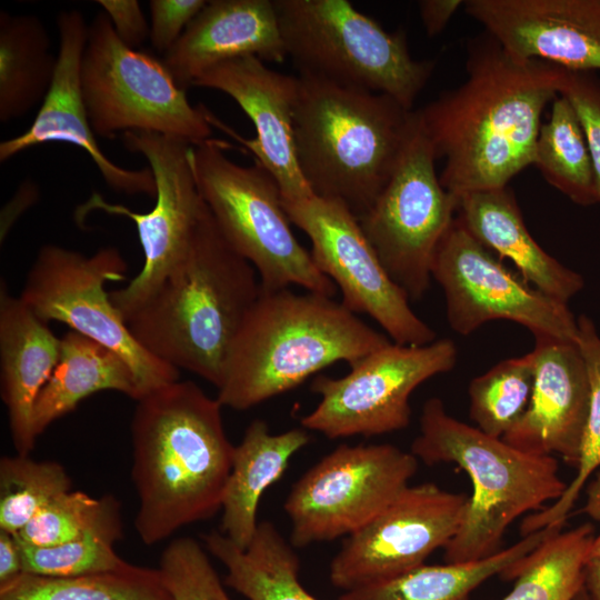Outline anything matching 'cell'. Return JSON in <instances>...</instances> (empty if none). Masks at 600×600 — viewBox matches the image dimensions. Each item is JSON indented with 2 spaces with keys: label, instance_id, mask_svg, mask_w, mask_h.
<instances>
[{
  "label": "cell",
  "instance_id": "6da1fadb",
  "mask_svg": "<svg viewBox=\"0 0 600 600\" xmlns=\"http://www.w3.org/2000/svg\"><path fill=\"white\" fill-rule=\"evenodd\" d=\"M467 79L417 110L439 176L456 200L503 188L533 164L541 114L559 94L566 69L542 60H520L487 31L467 44Z\"/></svg>",
  "mask_w": 600,
  "mask_h": 600
},
{
  "label": "cell",
  "instance_id": "7a4b0ae2",
  "mask_svg": "<svg viewBox=\"0 0 600 600\" xmlns=\"http://www.w3.org/2000/svg\"><path fill=\"white\" fill-rule=\"evenodd\" d=\"M222 406L192 381H174L137 401L131 421L134 529L153 546L221 510L234 446Z\"/></svg>",
  "mask_w": 600,
  "mask_h": 600
},
{
  "label": "cell",
  "instance_id": "3957f363",
  "mask_svg": "<svg viewBox=\"0 0 600 600\" xmlns=\"http://www.w3.org/2000/svg\"><path fill=\"white\" fill-rule=\"evenodd\" d=\"M260 291L256 269L227 242L204 203L186 257L126 322L151 354L218 389Z\"/></svg>",
  "mask_w": 600,
  "mask_h": 600
},
{
  "label": "cell",
  "instance_id": "277c9868",
  "mask_svg": "<svg viewBox=\"0 0 600 600\" xmlns=\"http://www.w3.org/2000/svg\"><path fill=\"white\" fill-rule=\"evenodd\" d=\"M390 342L332 297L261 290L230 349L217 399L248 410Z\"/></svg>",
  "mask_w": 600,
  "mask_h": 600
},
{
  "label": "cell",
  "instance_id": "5b68a950",
  "mask_svg": "<svg viewBox=\"0 0 600 600\" xmlns=\"http://www.w3.org/2000/svg\"><path fill=\"white\" fill-rule=\"evenodd\" d=\"M416 120L417 110L387 94L299 73L296 154L312 193L359 219L391 177Z\"/></svg>",
  "mask_w": 600,
  "mask_h": 600
},
{
  "label": "cell",
  "instance_id": "8992f818",
  "mask_svg": "<svg viewBox=\"0 0 600 600\" xmlns=\"http://www.w3.org/2000/svg\"><path fill=\"white\" fill-rule=\"evenodd\" d=\"M410 451L429 466L456 463L472 482L464 519L444 547L446 563L481 560L498 552L517 518L543 509L567 487L553 456L527 453L490 437L451 417L436 397L422 407L420 432Z\"/></svg>",
  "mask_w": 600,
  "mask_h": 600
},
{
  "label": "cell",
  "instance_id": "52a82bcc",
  "mask_svg": "<svg viewBox=\"0 0 600 600\" xmlns=\"http://www.w3.org/2000/svg\"><path fill=\"white\" fill-rule=\"evenodd\" d=\"M273 2L299 73L383 93L412 110L436 63L416 60L402 30L387 31L347 0Z\"/></svg>",
  "mask_w": 600,
  "mask_h": 600
},
{
  "label": "cell",
  "instance_id": "ba28073f",
  "mask_svg": "<svg viewBox=\"0 0 600 600\" xmlns=\"http://www.w3.org/2000/svg\"><path fill=\"white\" fill-rule=\"evenodd\" d=\"M228 143L209 138L190 149L198 190L227 242L256 269L260 288L299 286L334 297L336 284L296 239L280 188L258 162L241 166L227 154Z\"/></svg>",
  "mask_w": 600,
  "mask_h": 600
},
{
  "label": "cell",
  "instance_id": "9c48e42d",
  "mask_svg": "<svg viewBox=\"0 0 600 600\" xmlns=\"http://www.w3.org/2000/svg\"><path fill=\"white\" fill-rule=\"evenodd\" d=\"M81 90L90 126L103 139L142 131L196 146L211 138L208 109L191 106L163 61L126 46L103 11L89 24Z\"/></svg>",
  "mask_w": 600,
  "mask_h": 600
},
{
  "label": "cell",
  "instance_id": "30bf717a",
  "mask_svg": "<svg viewBox=\"0 0 600 600\" xmlns=\"http://www.w3.org/2000/svg\"><path fill=\"white\" fill-rule=\"evenodd\" d=\"M128 264L113 247L93 254L57 244L40 248L20 298L43 321H59L116 351L131 368L140 399L178 381L179 370L146 350L113 306L106 284L126 279Z\"/></svg>",
  "mask_w": 600,
  "mask_h": 600
},
{
  "label": "cell",
  "instance_id": "8fae6325",
  "mask_svg": "<svg viewBox=\"0 0 600 600\" xmlns=\"http://www.w3.org/2000/svg\"><path fill=\"white\" fill-rule=\"evenodd\" d=\"M436 160L417 111L396 169L358 219L386 272L409 301L429 290L437 249L457 212V200L442 187Z\"/></svg>",
  "mask_w": 600,
  "mask_h": 600
},
{
  "label": "cell",
  "instance_id": "7c38bea8",
  "mask_svg": "<svg viewBox=\"0 0 600 600\" xmlns=\"http://www.w3.org/2000/svg\"><path fill=\"white\" fill-rule=\"evenodd\" d=\"M419 460L390 443L340 444L292 486L283 509L294 548L348 537L409 484Z\"/></svg>",
  "mask_w": 600,
  "mask_h": 600
},
{
  "label": "cell",
  "instance_id": "4fadbf2b",
  "mask_svg": "<svg viewBox=\"0 0 600 600\" xmlns=\"http://www.w3.org/2000/svg\"><path fill=\"white\" fill-rule=\"evenodd\" d=\"M457 362L450 339L422 346L390 342L351 362L339 378L319 374L311 391L320 397L301 426L329 439L380 436L410 424V396L430 378L449 372Z\"/></svg>",
  "mask_w": 600,
  "mask_h": 600
},
{
  "label": "cell",
  "instance_id": "5bb4252c",
  "mask_svg": "<svg viewBox=\"0 0 600 600\" xmlns=\"http://www.w3.org/2000/svg\"><path fill=\"white\" fill-rule=\"evenodd\" d=\"M124 147L148 161L156 182V203L144 213L109 203L99 193L79 208L124 216L137 227L143 250V266L129 283L110 292L113 306L127 318L156 290L186 257L204 208L190 163L192 144L172 137L128 131Z\"/></svg>",
  "mask_w": 600,
  "mask_h": 600
},
{
  "label": "cell",
  "instance_id": "9a60e30c",
  "mask_svg": "<svg viewBox=\"0 0 600 600\" xmlns=\"http://www.w3.org/2000/svg\"><path fill=\"white\" fill-rule=\"evenodd\" d=\"M282 203L290 222L310 239L314 264L340 290L348 310L371 317L394 343L422 346L437 340L436 331L413 312L357 217L343 203L314 194Z\"/></svg>",
  "mask_w": 600,
  "mask_h": 600
},
{
  "label": "cell",
  "instance_id": "2e32d148",
  "mask_svg": "<svg viewBox=\"0 0 600 600\" xmlns=\"http://www.w3.org/2000/svg\"><path fill=\"white\" fill-rule=\"evenodd\" d=\"M431 276L443 290L449 326L459 334L502 319L528 328L533 336L576 342L577 317L568 303L513 273L457 217L437 249Z\"/></svg>",
  "mask_w": 600,
  "mask_h": 600
},
{
  "label": "cell",
  "instance_id": "e0dca14e",
  "mask_svg": "<svg viewBox=\"0 0 600 600\" xmlns=\"http://www.w3.org/2000/svg\"><path fill=\"white\" fill-rule=\"evenodd\" d=\"M469 497L436 483L408 486L369 523L346 537L330 563V581L351 591L424 564L457 534Z\"/></svg>",
  "mask_w": 600,
  "mask_h": 600
},
{
  "label": "cell",
  "instance_id": "ac0fdd59",
  "mask_svg": "<svg viewBox=\"0 0 600 600\" xmlns=\"http://www.w3.org/2000/svg\"><path fill=\"white\" fill-rule=\"evenodd\" d=\"M192 87L221 91L231 97L253 123L256 136L244 139L208 111V120L237 139L277 181L282 200L313 196L296 154L294 109L298 76L268 68L256 57L219 63L200 74Z\"/></svg>",
  "mask_w": 600,
  "mask_h": 600
},
{
  "label": "cell",
  "instance_id": "d6986e66",
  "mask_svg": "<svg viewBox=\"0 0 600 600\" xmlns=\"http://www.w3.org/2000/svg\"><path fill=\"white\" fill-rule=\"evenodd\" d=\"M59 49L51 87L31 126L21 134L0 143V161L47 142H67L81 148L96 164L109 188L124 194L156 197L150 168H123L101 150L90 126L81 90V61L88 39L83 14L79 10L57 16Z\"/></svg>",
  "mask_w": 600,
  "mask_h": 600
},
{
  "label": "cell",
  "instance_id": "ffe728a7",
  "mask_svg": "<svg viewBox=\"0 0 600 600\" xmlns=\"http://www.w3.org/2000/svg\"><path fill=\"white\" fill-rule=\"evenodd\" d=\"M463 6L514 58L600 70V0H468Z\"/></svg>",
  "mask_w": 600,
  "mask_h": 600
},
{
  "label": "cell",
  "instance_id": "44dd1931",
  "mask_svg": "<svg viewBox=\"0 0 600 600\" xmlns=\"http://www.w3.org/2000/svg\"><path fill=\"white\" fill-rule=\"evenodd\" d=\"M530 403L503 441L531 454H559L577 467L587 424L590 386L574 341L534 336Z\"/></svg>",
  "mask_w": 600,
  "mask_h": 600
},
{
  "label": "cell",
  "instance_id": "7402d4cb",
  "mask_svg": "<svg viewBox=\"0 0 600 600\" xmlns=\"http://www.w3.org/2000/svg\"><path fill=\"white\" fill-rule=\"evenodd\" d=\"M242 57L276 63L288 57L273 0L208 1L162 61L187 90L204 71Z\"/></svg>",
  "mask_w": 600,
  "mask_h": 600
},
{
  "label": "cell",
  "instance_id": "603a6c76",
  "mask_svg": "<svg viewBox=\"0 0 600 600\" xmlns=\"http://www.w3.org/2000/svg\"><path fill=\"white\" fill-rule=\"evenodd\" d=\"M59 357L60 338L1 280L0 392L18 454L30 456L34 448L33 408Z\"/></svg>",
  "mask_w": 600,
  "mask_h": 600
},
{
  "label": "cell",
  "instance_id": "cb8c5ba5",
  "mask_svg": "<svg viewBox=\"0 0 600 600\" xmlns=\"http://www.w3.org/2000/svg\"><path fill=\"white\" fill-rule=\"evenodd\" d=\"M456 217L499 259H509L523 280L540 292L568 303L582 290V276L546 252L530 234L508 186L459 197Z\"/></svg>",
  "mask_w": 600,
  "mask_h": 600
},
{
  "label": "cell",
  "instance_id": "d4e9b609",
  "mask_svg": "<svg viewBox=\"0 0 600 600\" xmlns=\"http://www.w3.org/2000/svg\"><path fill=\"white\" fill-rule=\"evenodd\" d=\"M304 428L271 433L264 420L247 427L234 447L231 471L221 503V532L236 546L247 549L257 528L259 502L266 490L278 481L292 457L310 442Z\"/></svg>",
  "mask_w": 600,
  "mask_h": 600
},
{
  "label": "cell",
  "instance_id": "484cf974",
  "mask_svg": "<svg viewBox=\"0 0 600 600\" xmlns=\"http://www.w3.org/2000/svg\"><path fill=\"white\" fill-rule=\"evenodd\" d=\"M103 390L140 399L134 374L120 354L80 332L67 331L60 338L59 361L33 408L34 436L73 411L83 399Z\"/></svg>",
  "mask_w": 600,
  "mask_h": 600
},
{
  "label": "cell",
  "instance_id": "4316f807",
  "mask_svg": "<svg viewBox=\"0 0 600 600\" xmlns=\"http://www.w3.org/2000/svg\"><path fill=\"white\" fill-rule=\"evenodd\" d=\"M206 550L226 568L224 584L248 600H318L300 582V559L270 521H261L247 549L221 531L203 536Z\"/></svg>",
  "mask_w": 600,
  "mask_h": 600
},
{
  "label": "cell",
  "instance_id": "83f0119b",
  "mask_svg": "<svg viewBox=\"0 0 600 600\" xmlns=\"http://www.w3.org/2000/svg\"><path fill=\"white\" fill-rule=\"evenodd\" d=\"M562 527H546L481 560L442 566L424 563L392 579L344 591L338 600H468L482 582L501 574Z\"/></svg>",
  "mask_w": 600,
  "mask_h": 600
},
{
  "label": "cell",
  "instance_id": "f1b7e54d",
  "mask_svg": "<svg viewBox=\"0 0 600 600\" xmlns=\"http://www.w3.org/2000/svg\"><path fill=\"white\" fill-rule=\"evenodd\" d=\"M57 57L42 21L34 14L0 12V121L26 116L44 100Z\"/></svg>",
  "mask_w": 600,
  "mask_h": 600
},
{
  "label": "cell",
  "instance_id": "f546056e",
  "mask_svg": "<svg viewBox=\"0 0 600 600\" xmlns=\"http://www.w3.org/2000/svg\"><path fill=\"white\" fill-rule=\"evenodd\" d=\"M594 538L589 523L547 538L500 574L516 580L502 600H573L584 586Z\"/></svg>",
  "mask_w": 600,
  "mask_h": 600
},
{
  "label": "cell",
  "instance_id": "4dcf8cb0",
  "mask_svg": "<svg viewBox=\"0 0 600 600\" xmlns=\"http://www.w3.org/2000/svg\"><path fill=\"white\" fill-rule=\"evenodd\" d=\"M0 600H173L159 569L126 568L82 576L21 573L0 586Z\"/></svg>",
  "mask_w": 600,
  "mask_h": 600
},
{
  "label": "cell",
  "instance_id": "1f68e13d",
  "mask_svg": "<svg viewBox=\"0 0 600 600\" xmlns=\"http://www.w3.org/2000/svg\"><path fill=\"white\" fill-rule=\"evenodd\" d=\"M533 164L556 189L580 206L599 203L592 160L586 136L571 103L559 94L542 123Z\"/></svg>",
  "mask_w": 600,
  "mask_h": 600
},
{
  "label": "cell",
  "instance_id": "d6a6232c",
  "mask_svg": "<svg viewBox=\"0 0 600 600\" xmlns=\"http://www.w3.org/2000/svg\"><path fill=\"white\" fill-rule=\"evenodd\" d=\"M121 537V506L114 497L99 522L72 541L52 547H34L18 541L23 572L71 577L123 569L129 562L114 551V543Z\"/></svg>",
  "mask_w": 600,
  "mask_h": 600
},
{
  "label": "cell",
  "instance_id": "836d02e7",
  "mask_svg": "<svg viewBox=\"0 0 600 600\" xmlns=\"http://www.w3.org/2000/svg\"><path fill=\"white\" fill-rule=\"evenodd\" d=\"M577 326L576 343L584 360L590 386L589 413L577 474L567 484L562 496L551 506L522 520L520 526L522 537L549 526L564 524L586 482L600 467V333L594 322L584 314L577 318Z\"/></svg>",
  "mask_w": 600,
  "mask_h": 600
},
{
  "label": "cell",
  "instance_id": "e575fe53",
  "mask_svg": "<svg viewBox=\"0 0 600 600\" xmlns=\"http://www.w3.org/2000/svg\"><path fill=\"white\" fill-rule=\"evenodd\" d=\"M534 383L531 351L502 360L469 384V416L486 434L503 438L528 409Z\"/></svg>",
  "mask_w": 600,
  "mask_h": 600
},
{
  "label": "cell",
  "instance_id": "d590c367",
  "mask_svg": "<svg viewBox=\"0 0 600 600\" xmlns=\"http://www.w3.org/2000/svg\"><path fill=\"white\" fill-rule=\"evenodd\" d=\"M71 490L62 464L30 456L0 459V530L17 533L44 506Z\"/></svg>",
  "mask_w": 600,
  "mask_h": 600
},
{
  "label": "cell",
  "instance_id": "8d00e7d4",
  "mask_svg": "<svg viewBox=\"0 0 600 600\" xmlns=\"http://www.w3.org/2000/svg\"><path fill=\"white\" fill-rule=\"evenodd\" d=\"M113 498L112 494L93 498L82 491H67L44 506L14 534L20 543L34 547L72 541L99 522Z\"/></svg>",
  "mask_w": 600,
  "mask_h": 600
},
{
  "label": "cell",
  "instance_id": "74e56055",
  "mask_svg": "<svg viewBox=\"0 0 600 600\" xmlns=\"http://www.w3.org/2000/svg\"><path fill=\"white\" fill-rule=\"evenodd\" d=\"M158 569L173 600H231L207 552L193 538L173 539L162 551Z\"/></svg>",
  "mask_w": 600,
  "mask_h": 600
},
{
  "label": "cell",
  "instance_id": "f35d334b",
  "mask_svg": "<svg viewBox=\"0 0 600 600\" xmlns=\"http://www.w3.org/2000/svg\"><path fill=\"white\" fill-rule=\"evenodd\" d=\"M560 94L571 103L582 126L600 202V78L593 71L566 69Z\"/></svg>",
  "mask_w": 600,
  "mask_h": 600
},
{
  "label": "cell",
  "instance_id": "ab89813d",
  "mask_svg": "<svg viewBox=\"0 0 600 600\" xmlns=\"http://www.w3.org/2000/svg\"><path fill=\"white\" fill-rule=\"evenodd\" d=\"M206 0H151L150 36L152 47L166 54L191 21L206 7Z\"/></svg>",
  "mask_w": 600,
  "mask_h": 600
},
{
  "label": "cell",
  "instance_id": "60d3db41",
  "mask_svg": "<svg viewBox=\"0 0 600 600\" xmlns=\"http://www.w3.org/2000/svg\"><path fill=\"white\" fill-rule=\"evenodd\" d=\"M108 16L116 34L129 48L137 49L150 36L140 3L137 0H97Z\"/></svg>",
  "mask_w": 600,
  "mask_h": 600
},
{
  "label": "cell",
  "instance_id": "b9f144b4",
  "mask_svg": "<svg viewBox=\"0 0 600 600\" xmlns=\"http://www.w3.org/2000/svg\"><path fill=\"white\" fill-rule=\"evenodd\" d=\"M461 0H421L418 2L420 18L429 37L443 31L452 16L463 6Z\"/></svg>",
  "mask_w": 600,
  "mask_h": 600
},
{
  "label": "cell",
  "instance_id": "7bdbcfd3",
  "mask_svg": "<svg viewBox=\"0 0 600 600\" xmlns=\"http://www.w3.org/2000/svg\"><path fill=\"white\" fill-rule=\"evenodd\" d=\"M23 573L21 550L14 533L0 530V586Z\"/></svg>",
  "mask_w": 600,
  "mask_h": 600
},
{
  "label": "cell",
  "instance_id": "ee69618b",
  "mask_svg": "<svg viewBox=\"0 0 600 600\" xmlns=\"http://www.w3.org/2000/svg\"><path fill=\"white\" fill-rule=\"evenodd\" d=\"M584 584L592 600H600V563L590 559L584 573Z\"/></svg>",
  "mask_w": 600,
  "mask_h": 600
},
{
  "label": "cell",
  "instance_id": "f6af8a7d",
  "mask_svg": "<svg viewBox=\"0 0 600 600\" xmlns=\"http://www.w3.org/2000/svg\"><path fill=\"white\" fill-rule=\"evenodd\" d=\"M584 511L593 519L600 520V473L589 486Z\"/></svg>",
  "mask_w": 600,
  "mask_h": 600
},
{
  "label": "cell",
  "instance_id": "bcb514c9",
  "mask_svg": "<svg viewBox=\"0 0 600 600\" xmlns=\"http://www.w3.org/2000/svg\"><path fill=\"white\" fill-rule=\"evenodd\" d=\"M573 600H592L586 588V584L579 590Z\"/></svg>",
  "mask_w": 600,
  "mask_h": 600
},
{
  "label": "cell",
  "instance_id": "7dc6e473",
  "mask_svg": "<svg viewBox=\"0 0 600 600\" xmlns=\"http://www.w3.org/2000/svg\"><path fill=\"white\" fill-rule=\"evenodd\" d=\"M590 559H594L600 563V548L591 552Z\"/></svg>",
  "mask_w": 600,
  "mask_h": 600
},
{
  "label": "cell",
  "instance_id": "c3c4849f",
  "mask_svg": "<svg viewBox=\"0 0 600 600\" xmlns=\"http://www.w3.org/2000/svg\"><path fill=\"white\" fill-rule=\"evenodd\" d=\"M599 548H600V534L594 538L593 546H592V551H594V550H597Z\"/></svg>",
  "mask_w": 600,
  "mask_h": 600
}]
</instances>
